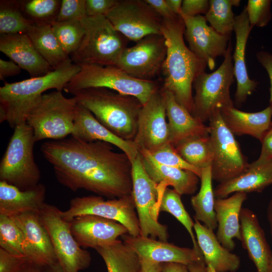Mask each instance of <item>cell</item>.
Instances as JSON below:
<instances>
[{
  "mask_svg": "<svg viewBox=\"0 0 272 272\" xmlns=\"http://www.w3.org/2000/svg\"><path fill=\"white\" fill-rule=\"evenodd\" d=\"M40 149L57 180L74 192L83 189L108 199L132 194L131 161L110 144L71 136L45 142Z\"/></svg>",
  "mask_w": 272,
  "mask_h": 272,
  "instance_id": "6da1fadb",
  "label": "cell"
},
{
  "mask_svg": "<svg viewBox=\"0 0 272 272\" xmlns=\"http://www.w3.org/2000/svg\"><path fill=\"white\" fill-rule=\"evenodd\" d=\"M184 30L180 15L172 19H163L162 33L167 53L162 68L164 76L162 89L171 92L176 101L192 114L193 83L199 74L205 72L207 64L186 45Z\"/></svg>",
  "mask_w": 272,
  "mask_h": 272,
  "instance_id": "7a4b0ae2",
  "label": "cell"
},
{
  "mask_svg": "<svg viewBox=\"0 0 272 272\" xmlns=\"http://www.w3.org/2000/svg\"><path fill=\"white\" fill-rule=\"evenodd\" d=\"M80 70L71 58L44 76L5 82L0 87V122L6 121L13 128L26 122L29 111L44 92L50 89L62 91Z\"/></svg>",
  "mask_w": 272,
  "mask_h": 272,
  "instance_id": "3957f363",
  "label": "cell"
},
{
  "mask_svg": "<svg viewBox=\"0 0 272 272\" xmlns=\"http://www.w3.org/2000/svg\"><path fill=\"white\" fill-rule=\"evenodd\" d=\"M73 95L78 104L112 132L124 140L133 141L143 106L137 98L103 88L83 89Z\"/></svg>",
  "mask_w": 272,
  "mask_h": 272,
  "instance_id": "277c9868",
  "label": "cell"
},
{
  "mask_svg": "<svg viewBox=\"0 0 272 272\" xmlns=\"http://www.w3.org/2000/svg\"><path fill=\"white\" fill-rule=\"evenodd\" d=\"M81 22L85 34L78 48L71 55L73 62L80 66H116L127 47L126 38L114 28L106 16H87Z\"/></svg>",
  "mask_w": 272,
  "mask_h": 272,
  "instance_id": "5b68a950",
  "label": "cell"
},
{
  "mask_svg": "<svg viewBox=\"0 0 272 272\" xmlns=\"http://www.w3.org/2000/svg\"><path fill=\"white\" fill-rule=\"evenodd\" d=\"M78 102L62 91L43 94L29 111L26 122L32 128L35 142L45 139L58 140L71 135Z\"/></svg>",
  "mask_w": 272,
  "mask_h": 272,
  "instance_id": "8992f818",
  "label": "cell"
},
{
  "mask_svg": "<svg viewBox=\"0 0 272 272\" xmlns=\"http://www.w3.org/2000/svg\"><path fill=\"white\" fill-rule=\"evenodd\" d=\"M65 86L63 90L72 95L80 90L92 88L108 89L137 98L143 105L159 89L152 80L133 77L113 65L86 64Z\"/></svg>",
  "mask_w": 272,
  "mask_h": 272,
  "instance_id": "52a82bcc",
  "label": "cell"
},
{
  "mask_svg": "<svg viewBox=\"0 0 272 272\" xmlns=\"http://www.w3.org/2000/svg\"><path fill=\"white\" fill-rule=\"evenodd\" d=\"M14 129L1 161L0 181L27 190L38 185L41 177L33 154V131L26 122Z\"/></svg>",
  "mask_w": 272,
  "mask_h": 272,
  "instance_id": "ba28073f",
  "label": "cell"
},
{
  "mask_svg": "<svg viewBox=\"0 0 272 272\" xmlns=\"http://www.w3.org/2000/svg\"><path fill=\"white\" fill-rule=\"evenodd\" d=\"M232 49L230 41L219 68L212 73H201L193 82L195 95L191 114L203 123L218 110L234 105L230 91L235 79Z\"/></svg>",
  "mask_w": 272,
  "mask_h": 272,
  "instance_id": "9c48e42d",
  "label": "cell"
},
{
  "mask_svg": "<svg viewBox=\"0 0 272 272\" xmlns=\"http://www.w3.org/2000/svg\"><path fill=\"white\" fill-rule=\"evenodd\" d=\"M131 163L132 195L139 221L140 235L167 242V227L158 220L160 197L165 186L157 184L148 175L139 152Z\"/></svg>",
  "mask_w": 272,
  "mask_h": 272,
  "instance_id": "30bf717a",
  "label": "cell"
},
{
  "mask_svg": "<svg viewBox=\"0 0 272 272\" xmlns=\"http://www.w3.org/2000/svg\"><path fill=\"white\" fill-rule=\"evenodd\" d=\"M61 213L56 206L45 202L39 216L64 272H79L89 266L91 256L77 242L71 231L70 222L64 220Z\"/></svg>",
  "mask_w": 272,
  "mask_h": 272,
  "instance_id": "8fae6325",
  "label": "cell"
},
{
  "mask_svg": "<svg viewBox=\"0 0 272 272\" xmlns=\"http://www.w3.org/2000/svg\"><path fill=\"white\" fill-rule=\"evenodd\" d=\"M209 121L213 151L212 176L213 180L221 183L242 173L249 164L234 134L223 120L220 110L213 114Z\"/></svg>",
  "mask_w": 272,
  "mask_h": 272,
  "instance_id": "7c38bea8",
  "label": "cell"
},
{
  "mask_svg": "<svg viewBox=\"0 0 272 272\" xmlns=\"http://www.w3.org/2000/svg\"><path fill=\"white\" fill-rule=\"evenodd\" d=\"M61 214L62 218L68 222L83 215L100 216L120 223L131 236L140 234L139 221L132 194L107 200L99 195L76 197L70 200L69 208L66 211H61Z\"/></svg>",
  "mask_w": 272,
  "mask_h": 272,
  "instance_id": "4fadbf2b",
  "label": "cell"
},
{
  "mask_svg": "<svg viewBox=\"0 0 272 272\" xmlns=\"http://www.w3.org/2000/svg\"><path fill=\"white\" fill-rule=\"evenodd\" d=\"M127 39L137 42L152 34H162L163 19L145 0H120L105 15Z\"/></svg>",
  "mask_w": 272,
  "mask_h": 272,
  "instance_id": "5bb4252c",
  "label": "cell"
},
{
  "mask_svg": "<svg viewBox=\"0 0 272 272\" xmlns=\"http://www.w3.org/2000/svg\"><path fill=\"white\" fill-rule=\"evenodd\" d=\"M136 42L123 51L116 66L133 77L151 80L162 70L166 56L165 38L152 34Z\"/></svg>",
  "mask_w": 272,
  "mask_h": 272,
  "instance_id": "9a60e30c",
  "label": "cell"
},
{
  "mask_svg": "<svg viewBox=\"0 0 272 272\" xmlns=\"http://www.w3.org/2000/svg\"><path fill=\"white\" fill-rule=\"evenodd\" d=\"M164 97L162 90L155 92L140 110L138 130L133 142L139 151L152 152L170 143Z\"/></svg>",
  "mask_w": 272,
  "mask_h": 272,
  "instance_id": "2e32d148",
  "label": "cell"
},
{
  "mask_svg": "<svg viewBox=\"0 0 272 272\" xmlns=\"http://www.w3.org/2000/svg\"><path fill=\"white\" fill-rule=\"evenodd\" d=\"M180 15L184 23V35L189 48L212 70L216 58L226 54L230 36L220 34L208 25L205 16Z\"/></svg>",
  "mask_w": 272,
  "mask_h": 272,
  "instance_id": "e0dca14e",
  "label": "cell"
},
{
  "mask_svg": "<svg viewBox=\"0 0 272 272\" xmlns=\"http://www.w3.org/2000/svg\"><path fill=\"white\" fill-rule=\"evenodd\" d=\"M121 238L142 260L157 263L175 262L187 266L194 262L205 264L203 256L193 248L181 247L168 241L141 235L133 236L128 233L123 235Z\"/></svg>",
  "mask_w": 272,
  "mask_h": 272,
  "instance_id": "ac0fdd59",
  "label": "cell"
},
{
  "mask_svg": "<svg viewBox=\"0 0 272 272\" xmlns=\"http://www.w3.org/2000/svg\"><path fill=\"white\" fill-rule=\"evenodd\" d=\"M11 218L23 233L25 257L31 264L45 267L57 262L49 236L41 222L39 213L28 212Z\"/></svg>",
  "mask_w": 272,
  "mask_h": 272,
  "instance_id": "d6986e66",
  "label": "cell"
},
{
  "mask_svg": "<svg viewBox=\"0 0 272 272\" xmlns=\"http://www.w3.org/2000/svg\"><path fill=\"white\" fill-rule=\"evenodd\" d=\"M71 231L82 248H93L111 244L123 235L127 229L115 221L93 215H83L70 222Z\"/></svg>",
  "mask_w": 272,
  "mask_h": 272,
  "instance_id": "ffe728a7",
  "label": "cell"
},
{
  "mask_svg": "<svg viewBox=\"0 0 272 272\" xmlns=\"http://www.w3.org/2000/svg\"><path fill=\"white\" fill-rule=\"evenodd\" d=\"M0 51L27 71L31 78L44 76L53 70L27 34H1Z\"/></svg>",
  "mask_w": 272,
  "mask_h": 272,
  "instance_id": "44dd1931",
  "label": "cell"
},
{
  "mask_svg": "<svg viewBox=\"0 0 272 272\" xmlns=\"http://www.w3.org/2000/svg\"><path fill=\"white\" fill-rule=\"evenodd\" d=\"M71 136L85 142L101 141L119 149L131 162L139 154L133 141L124 140L103 125L86 108L78 103Z\"/></svg>",
  "mask_w": 272,
  "mask_h": 272,
  "instance_id": "7402d4cb",
  "label": "cell"
},
{
  "mask_svg": "<svg viewBox=\"0 0 272 272\" xmlns=\"http://www.w3.org/2000/svg\"><path fill=\"white\" fill-rule=\"evenodd\" d=\"M235 19L233 31L236 36V44L232 55L234 76L237 82L235 103L237 106H241L255 91L258 83L250 79L246 68V46L253 28L250 25L245 8L239 15L235 17Z\"/></svg>",
  "mask_w": 272,
  "mask_h": 272,
  "instance_id": "603a6c76",
  "label": "cell"
},
{
  "mask_svg": "<svg viewBox=\"0 0 272 272\" xmlns=\"http://www.w3.org/2000/svg\"><path fill=\"white\" fill-rule=\"evenodd\" d=\"M239 219L243 247L254 263L256 272H268L272 252L257 217L251 210L242 208Z\"/></svg>",
  "mask_w": 272,
  "mask_h": 272,
  "instance_id": "cb8c5ba5",
  "label": "cell"
},
{
  "mask_svg": "<svg viewBox=\"0 0 272 272\" xmlns=\"http://www.w3.org/2000/svg\"><path fill=\"white\" fill-rule=\"evenodd\" d=\"M194 219L193 227L198 245L208 272H235L240 264L239 257L224 247L213 230Z\"/></svg>",
  "mask_w": 272,
  "mask_h": 272,
  "instance_id": "d4e9b609",
  "label": "cell"
},
{
  "mask_svg": "<svg viewBox=\"0 0 272 272\" xmlns=\"http://www.w3.org/2000/svg\"><path fill=\"white\" fill-rule=\"evenodd\" d=\"M247 193L235 192L232 196L215 199L214 209L218 223L217 238L230 251L235 247L234 239L241 240L240 214Z\"/></svg>",
  "mask_w": 272,
  "mask_h": 272,
  "instance_id": "484cf974",
  "label": "cell"
},
{
  "mask_svg": "<svg viewBox=\"0 0 272 272\" xmlns=\"http://www.w3.org/2000/svg\"><path fill=\"white\" fill-rule=\"evenodd\" d=\"M45 186L39 183L25 190L0 181V215L12 217L22 214L39 213L45 203Z\"/></svg>",
  "mask_w": 272,
  "mask_h": 272,
  "instance_id": "4316f807",
  "label": "cell"
},
{
  "mask_svg": "<svg viewBox=\"0 0 272 272\" xmlns=\"http://www.w3.org/2000/svg\"><path fill=\"white\" fill-rule=\"evenodd\" d=\"M166 105L168 122L169 142L173 145L187 138L209 135L210 128L186 109L180 105L173 95L161 89Z\"/></svg>",
  "mask_w": 272,
  "mask_h": 272,
  "instance_id": "83f0119b",
  "label": "cell"
},
{
  "mask_svg": "<svg viewBox=\"0 0 272 272\" xmlns=\"http://www.w3.org/2000/svg\"><path fill=\"white\" fill-rule=\"evenodd\" d=\"M271 184L272 160L259 164L252 162L240 174L220 183L214 190V195L216 198H223L237 192H261Z\"/></svg>",
  "mask_w": 272,
  "mask_h": 272,
  "instance_id": "f1b7e54d",
  "label": "cell"
},
{
  "mask_svg": "<svg viewBox=\"0 0 272 272\" xmlns=\"http://www.w3.org/2000/svg\"><path fill=\"white\" fill-rule=\"evenodd\" d=\"M144 167L157 184L173 187L180 195L194 193L199 177L194 172L157 163L144 151H139Z\"/></svg>",
  "mask_w": 272,
  "mask_h": 272,
  "instance_id": "f546056e",
  "label": "cell"
},
{
  "mask_svg": "<svg viewBox=\"0 0 272 272\" xmlns=\"http://www.w3.org/2000/svg\"><path fill=\"white\" fill-rule=\"evenodd\" d=\"M220 113L225 124L234 134L249 135L260 141L272 123V109L269 106L259 112H246L233 105L222 108Z\"/></svg>",
  "mask_w": 272,
  "mask_h": 272,
  "instance_id": "4dcf8cb0",
  "label": "cell"
},
{
  "mask_svg": "<svg viewBox=\"0 0 272 272\" xmlns=\"http://www.w3.org/2000/svg\"><path fill=\"white\" fill-rule=\"evenodd\" d=\"M27 34L39 53L53 70L71 59L54 35L51 25L34 24Z\"/></svg>",
  "mask_w": 272,
  "mask_h": 272,
  "instance_id": "1f68e13d",
  "label": "cell"
},
{
  "mask_svg": "<svg viewBox=\"0 0 272 272\" xmlns=\"http://www.w3.org/2000/svg\"><path fill=\"white\" fill-rule=\"evenodd\" d=\"M95 250L104 260L107 272H141L140 257L121 240H117Z\"/></svg>",
  "mask_w": 272,
  "mask_h": 272,
  "instance_id": "d6a6232c",
  "label": "cell"
},
{
  "mask_svg": "<svg viewBox=\"0 0 272 272\" xmlns=\"http://www.w3.org/2000/svg\"><path fill=\"white\" fill-rule=\"evenodd\" d=\"M199 179V190L191 198V203L195 212L194 219L214 231L218 223L214 209L215 199L212 187L211 166L201 169Z\"/></svg>",
  "mask_w": 272,
  "mask_h": 272,
  "instance_id": "836d02e7",
  "label": "cell"
},
{
  "mask_svg": "<svg viewBox=\"0 0 272 272\" xmlns=\"http://www.w3.org/2000/svg\"><path fill=\"white\" fill-rule=\"evenodd\" d=\"M180 156L190 165L200 169L211 166L213 151L209 135H195L173 145Z\"/></svg>",
  "mask_w": 272,
  "mask_h": 272,
  "instance_id": "e575fe53",
  "label": "cell"
},
{
  "mask_svg": "<svg viewBox=\"0 0 272 272\" xmlns=\"http://www.w3.org/2000/svg\"><path fill=\"white\" fill-rule=\"evenodd\" d=\"M33 24L24 14L20 1H0L1 34H27Z\"/></svg>",
  "mask_w": 272,
  "mask_h": 272,
  "instance_id": "d590c367",
  "label": "cell"
},
{
  "mask_svg": "<svg viewBox=\"0 0 272 272\" xmlns=\"http://www.w3.org/2000/svg\"><path fill=\"white\" fill-rule=\"evenodd\" d=\"M159 211L170 213L182 224L191 237L193 248L203 256L193 231L194 222L185 210L181 199V195L173 189L164 187L160 197Z\"/></svg>",
  "mask_w": 272,
  "mask_h": 272,
  "instance_id": "8d00e7d4",
  "label": "cell"
},
{
  "mask_svg": "<svg viewBox=\"0 0 272 272\" xmlns=\"http://www.w3.org/2000/svg\"><path fill=\"white\" fill-rule=\"evenodd\" d=\"M239 0H210L205 17L218 33L230 36L234 29L235 17L232 6H239Z\"/></svg>",
  "mask_w": 272,
  "mask_h": 272,
  "instance_id": "74e56055",
  "label": "cell"
},
{
  "mask_svg": "<svg viewBox=\"0 0 272 272\" xmlns=\"http://www.w3.org/2000/svg\"><path fill=\"white\" fill-rule=\"evenodd\" d=\"M0 247L10 254L25 257L23 233L12 218L2 215H0Z\"/></svg>",
  "mask_w": 272,
  "mask_h": 272,
  "instance_id": "f35d334b",
  "label": "cell"
},
{
  "mask_svg": "<svg viewBox=\"0 0 272 272\" xmlns=\"http://www.w3.org/2000/svg\"><path fill=\"white\" fill-rule=\"evenodd\" d=\"M20 2L24 14L34 24L52 25L56 22L61 1L25 0Z\"/></svg>",
  "mask_w": 272,
  "mask_h": 272,
  "instance_id": "ab89813d",
  "label": "cell"
},
{
  "mask_svg": "<svg viewBox=\"0 0 272 272\" xmlns=\"http://www.w3.org/2000/svg\"><path fill=\"white\" fill-rule=\"evenodd\" d=\"M51 27L63 50L72 55L78 48L85 34L81 20L55 22Z\"/></svg>",
  "mask_w": 272,
  "mask_h": 272,
  "instance_id": "60d3db41",
  "label": "cell"
},
{
  "mask_svg": "<svg viewBox=\"0 0 272 272\" xmlns=\"http://www.w3.org/2000/svg\"><path fill=\"white\" fill-rule=\"evenodd\" d=\"M145 152L153 160L160 164L189 170L195 173L199 177L200 176L201 169L197 168L185 161L177 153L171 143H168L151 153Z\"/></svg>",
  "mask_w": 272,
  "mask_h": 272,
  "instance_id": "b9f144b4",
  "label": "cell"
},
{
  "mask_svg": "<svg viewBox=\"0 0 272 272\" xmlns=\"http://www.w3.org/2000/svg\"><path fill=\"white\" fill-rule=\"evenodd\" d=\"M271 1L248 0L245 7L250 26L263 27L267 25L271 18Z\"/></svg>",
  "mask_w": 272,
  "mask_h": 272,
  "instance_id": "7bdbcfd3",
  "label": "cell"
},
{
  "mask_svg": "<svg viewBox=\"0 0 272 272\" xmlns=\"http://www.w3.org/2000/svg\"><path fill=\"white\" fill-rule=\"evenodd\" d=\"M87 16L86 0H61L56 22L80 21Z\"/></svg>",
  "mask_w": 272,
  "mask_h": 272,
  "instance_id": "ee69618b",
  "label": "cell"
},
{
  "mask_svg": "<svg viewBox=\"0 0 272 272\" xmlns=\"http://www.w3.org/2000/svg\"><path fill=\"white\" fill-rule=\"evenodd\" d=\"M29 264L25 257L13 255L0 248V272H21Z\"/></svg>",
  "mask_w": 272,
  "mask_h": 272,
  "instance_id": "f6af8a7d",
  "label": "cell"
},
{
  "mask_svg": "<svg viewBox=\"0 0 272 272\" xmlns=\"http://www.w3.org/2000/svg\"><path fill=\"white\" fill-rule=\"evenodd\" d=\"M118 0H86L87 16H105Z\"/></svg>",
  "mask_w": 272,
  "mask_h": 272,
  "instance_id": "bcb514c9",
  "label": "cell"
},
{
  "mask_svg": "<svg viewBox=\"0 0 272 272\" xmlns=\"http://www.w3.org/2000/svg\"><path fill=\"white\" fill-rule=\"evenodd\" d=\"M210 7L208 0H184L182 1L180 14L188 16H196L207 13Z\"/></svg>",
  "mask_w": 272,
  "mask_h": 272,
  "instance_id": "7dc6e473",
  "label": "cell"
},
{
  "mask_svg": "<svg viewBox=\"0 0 272 272\" xmlns=\"http://www.w3.org/2000/svg\"><path fill=\"white\" fill-rule=\"evenodd\" d=\"M261 149L258 158L253 162L259 164L272 160V123L260 141Z\"/></svg>",
  "mask_w": 272,
  "mask_h": 272,
  "instance_id": "c3c4849f",
  "label": "cell"
},
{
  "mask_svg": "<svg viewBox=\"0 0 272 272\" xmlns=\"http://www.w3.org/2000/svg\"><path fill=\"white\" fill-rule=\"evenodd\" d=\"M145 1L163 19L168 20L175 18L177 16L170 10L166 0H145Z\"/></svg>",
  "mask_w": 272,
  "mask_h": 272,
  "instance_id": "681fc988",
  "label": "cell"
},
{
  "mask_svg": "<svg viewBox=\"0 0 272 272\" xmlns=\"http://www.w3.org/2000/svg\"><path fill=\"white\" fill-rule=\"evenodd\" d=\"M256 57L258 61L265 69L269 76L270 83L269 106L272 109V54L261 50L256 53Z\"/></svg>",
  "mask_w": 272,
  "mask_h": 272,
  "instance_id": "f907efd6",
  "label": "cell"
},
{
  "mask_svg": "<svg viewBox=\"0 0 272 272\" xmlns=\"http://www.w3.org/2000/svg\"><path fill=\"white\" fill-rule=\"evenodd\" d=\"M21 67L12 60L0 59V79L16 76L20 74Z\"/></svg>",
  "mask_w": 272,
  "mask_h": 272,
  "instance_id": "816d5d0a",
  "label": "cell"
},
{
  "mask_svg": "<svg viewBox=\"0 0 272 272\" xmlns=\"http://www.w3.org/2000/svg\"><path fill=\"white\" fill-rule=\"evenodd\" d=\"M162 272H189L185 264L175 262L161 263Z\"/></svg>",
  "mask_w": 272,
  "mask_h": 272,
  "instance_id": "f5cc1de1",
  "label": "cell"
},
{
  "mask_svg": "<svg viewBox=\"0 0 272 272\" xmlns=\"http://www.w3.org/2000/svg\"><path fill=\"white\" fill-rule=\"evenodd\" d=\"M141 260V272H162L161 263Z\"/></svg>",
  "mask_w": 272,
  "mask_h": 272,
  "instance_id": "db71d44e",
  "label": "cell"
},
{
  "mask_svg": "<svg viewBox=\"0 0 272 272\" xmlns=\"http://www.w3.org/2000/svg\"><path fill=\"white\" fill-rule=\"evenodd\" d=\"M167 5L171 11L176 15H179L181 12L182 1L166 0Z\"/></svg>",
  "mask_w": 272,
  "mask_h": 272,
  "instance_id": "11a10c76",
  "label": "cell"
},
{
  "mask_svg": "<svg viewBox=\"0 0 272 272\" xmlns=\"http://www.w3.org/2000/svg\"><path fill=\"white\" fill-rule=\"evenodd\" d=\"M187 267L189 272H208L205 264L202 262H194Z\"/></svg>",
  "mask_w": 272,
  "mask_h": 272,
  "instance_id": "9f6ffc18",
  "label": "cell"
},
{
  "mask_svg": "<svg viewBox=\"0 0 272 272\" xmlns=\"http://www.w3.org/2000/svg\"><path fill=\"white\" fill-rule=\"evenodd\" d=\"M266 217L272 240V198L270 200L267 208Z\"/></svg>",
  "mask_w": 272,
  "mask_h": 272,
  "instance_id": "6f0895ef",
  "label": "cell"
},
{
  "mask_svg": "<svg viewBox=\"0 0 272 272\" xmlns=\"http://www.w3.org/2000/svg\"><path fill=\"white\" fill-rule=\"evenodd\" d=\"M44 268V269L42 270V272H64L58 261Z\"/></svg>",
  "mask_w": 272,
  "mask_h": 272,
  "instance_id": "680465c9",
  "label": "cell"
},
{
  "mask_svg": "<svg viewBox=\"0 0 272 272\" xmlns=\"http://www.w3.org/2000/svg\"><path fill=\"white\" fill-rule=\"evenodd\" d=\"M40 267L29 264L26 266L21 272H42Z\"/></svg>",
  "mask_w": 272,
  "mask_h": 272,
  "instance_id": "91938a15",
  "label": "cell"
},
{
  "mask_svg": "<svg viewBox=\"0 0 272 272\" xmlns=\"http://www.w3.org/2000/svg\"><path fill=\"white\" fill-rule=\"evenodd\" d=\"M268 272H272V255L269 261Z\"/></svg>",
  "mask_w": 272,
  "mask_h": 272,
  "instance_id": "94428289",
  "label": "cell"
}]
</instances>
